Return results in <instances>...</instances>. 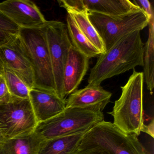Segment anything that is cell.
<instances>
[{
	"instance_id": "cell-1",
	"label": "cell",
	"mask_w": 154,
	"mask_h": 154,
	"mask_svg": "<svg viewBox=\"0 0 154 154\" xmlns=\"http://www.w3.org/2000/svg\"><path fill=\"white\" fill-rule=\"evenodd\" d=\"M144 45L140 31L120 39L104 54H101L92 68L88 84L101 85L104 80L144 64Z\"/></svg>"
},
{
	"instance_id": "cell-2",
	"label": "cell",
	"mask_w": 154,
	"mask_h": 154,
	"mask_svg": "<svg viewBox=\"0 0 154 154\" xmlns=\"http://www.w3.org/2000/svg\"><path fill=\"white\" fill-rule=\"evenodd\" d=\"M144 75L133 69L126 84L121 86L120 97L115 101L112 111V123L126 133L139 136L144 124L143 109Z\"/></svg>"
},
{
	"instance_id": "cell-3",
	"label": "cell",
	"mask_w": 154,
	"mask_h": 154,
	"mask_svg": "<svg viewBox=\"0 0 154 154\" xmlns=\"http://www.w3.org/2000/svg\"><path fill=\"white\" fill-rule=\"evenodd\" d=\"M18 35L32 67L34 88L56 93L45 26L20 28Z\"/></svg>"
},
{
	"instance_id": "cell-4",
	"label": "cell",
	"mask_w": 154,
	"mask_h": 154,
	"mask_svg": "<svg viewBox=\"0 0 154 154\" xmlns=\"http://www.w3.org/2000/svg\"><path fill=\"white\" fill-rule=\"evenodd\" d=\"M135 134L126 133L103 120L86 131L78 145L100 149L108 154H149Z\"/></svg>"
},
{
	"instance_id": "cell-5",
	"label": "cell",
	"mask_w": 154,
	"mask_h": 154,
	"mask_svg": "<svg viewBox=\"0 0 154 154\" xmlns=\"http://www.w3.org/2000/svg\"><path fill=\"white\" fill-rule=\"evenodd\" d=\"M103 120L104 115L101 111L66 108L56 116L38 122L33 133L42 141L91 128Z\"/></svg>"
},
{
	"instance_id": "cell-6",
	"label": "cell",
	"mask_w": 154,
	"mask_h": 154,
	"mask_svg": "<svg viewBox=\"0 0 154 154\" xmlns=\"http://www.w3.org/2000/svg\"><path fill=\"white\" fill-rule=\"evenodd\" d=\"M88 18L102 39L106 52L125 36L143 30L149 22L142 9L118 16L88 12Z\"/></svg>"
},
{
	"instance_id": "cell-7",
	"label": "cell",
	"mask_w": 154,
	"mask_h": 154,
	"mask_svg": "<svg viewBox=\"0 0 154 154\" xmlns=\"http://www.w3.org/2000/svg\"><path fill=\"white\" fill-rule=\"evenodd\" d=\"M38 122L29 98L11 96L0 103V139H11L31 134Z\"/></svg>"
},
{
	"instance_id": "cell-8",
	"label": "cell",
	"mask_w": 154,
	"mask_h": 154,
	"mask_svg": "<svg viewBox=\"0 0 154 154\" xmlns=\"http://www.w3.org/2000/svg\"><path fill=\"white\" fill-rule=\"evenodd\" d=\"M46 37L52 63L57 94L66 100L63 76L69 50L72 46L66 24L61 21H48L45 26Z\"/></svg>"
},
{
	"instance_id": "cell-9",
	"label": "cell",
	"mask_w": 154,
	"mask_h": 154,
	"mask_svg": "<svg viewBox=\"0 0 154 154\" xmlns=\"http://www.w3.org/2000/svg\"><path fill=\"white\" fill-rule=\"evenodd\" d=\"M0 11L20 28H40L47 20L33 2L8 0L0 3Z\"/></svg>"
},
{
	"instance_id": "cell-10",
	"label": "cell",
	"mask_w": 154,
	"mask_h": 154,
	"mask_svg": "<svg viewBox=\"0 0 154 154\" xmlns=\"http://www.w3.org/2000/svg\"><path fill=\"white\" fill-rule=\"evenodd\" d=\"M0 59L4 67L14 72L26 83L29 90L34 88L32 67L18 35L0 47Z\"/></svg>"
},
{
	"instance_id": "cell-11",
	"label": "cell",
	"mask_w": 154,
	"mask_h": 154,
	"mask_svg": "<svg viewBox=\"0 0 154 154\" xmlns=\"http://www.w3.org/2000/svg\"><path fill=\"white\" fill-rule=\"evenodd\" d=\"M61 8L85 10L110 16H118L141 10L140 7L129 0H61Z\"/></svg>"
},
{
	"instance_id": "cell-12",
	"label": "cell",
	"mask_w": 154,
	"mask_h": 154,
	"mask_svg": "<svg viewBox=\"0 0 154 154\" xmlns=\"http://www.w3.org/2000/svg\"><path fill=\"white\" fill-rule=\"evenodd\" d=\"M29 99L38 123L56 116L66 107V100L54 92L33 88L29 91Z\"/></svg>"
},
{
	"instance_id": "cell-13",
	"label": "cell",
	"mask_w": 154,
	"mask_h": 154,
	"mask_svg": "<svg viewBox=\"0 0 154 154\" xmlns=\"http://www.w3.org/2000/svg\"><path fill=\"white\" fill-rule=\"evenodd\" d=\"M112 94L104 90L101 85L88 84L76 90L66 100V108L90 109L102 111L110 102Z\"/></svg>"
},
{
	"instance_id": "cell-14",
	"label": "cell",
	"mask_w": 154,
	"mask_h": 154,
	"mask_svg": "<svg viewBox=\"0 0 154 154\" xmlns=\"http://www.w3.org/2000/svg\"><path fill=\"white\" fill-rule=\"evenodd\" d=\"M90 58L72 45L64 72L63 88L66 97L77 90L89 68Z\"/></svg>"
},
{
	"instance_id": "cell-15",
	"label": "cell",
	"mask_w": 154,
	"mask_h": 154,
	"mask_svg": "<svg viewBox=\"0 0 154 154\" xmlns=\"http://www.w3.org/2000/svg\"><path fill=\"white\" fill-rule=\"evenodd\" d=\"M90 129L41 141L38 154H70Z\"/></svg>"
},
{
	"instance_id": "cell-16",
	"label": "cell",
	"mask_w": 154,
	"mask_h": 154,
	"mask_svg": "<svg viewBox=\"0 0 154 154\" xmlns=\"http://www.w3.org/2000/svg\"><path fill=\"white\" fill-rule=\"evenodd\" d=\"M41 140L34 133L0 140V154H38Z\"/></svg>"
},
{
	"instance_id": "cell-17",
	"label": "cell",
	"mask_w": 154,
	"mask_h": 154,
	"mask_svg": "<svg viewBox=\"0 0 154 154\" xmlns=\"http://www.w3.org/2000/svg\"><path fill=\"white\" fill-rule=\"evenodd\" d=\"M67 14L75 21L81 32L88 40L101 53H106L104 45L97 31L88 18V12L85 10L66 8Z\"/></svg>"
},
{
	"instance_id": "cell-18",
	"label": "cell",
	"mask_w": 154,
	"mask_h": 154,
	"mask_svg": "<svg viewBox=\"0 0 154 154\" xmlns=\"http://www.w3.org/2000/svg\"><path fill=\"white\" fill-rule=\"evenodd\" d=\"M148 26V38L144 45L143 73L147 88L152 94L154 87V15L149 19Z\"/></svg>"
},
{
	"instance_id": "cell-19",
	"label": "cell",
	"mask_w": 154,
	"mask_h": 154,
	"mask_svg": "<svg viewBox=\"0 0 154 154\" xmlns=\"http://www.w3.org/2000/svg\"><path fill=\"white\" fill-rule=\"evenodd\" d=\"M66 27L72 45L89 58L99 56L101 53L85 36L73 18L67 14Z\"/></svg>"
},
{
	"instance_id": "cell-20",
	"label": "cell",
	"mask_w": 154,
	"mask_h": 154,
	"mask_svg": "<svg viewBox=\"0 0 154 154\" xmlns=\"http://www.w3.org/2000/svg\"><path fill=\"white\" fill-rule=\"evenodd\" d=\"M2 75L11 96L20 98H29L30 90L14 72L4 67Z\"/></svg>"
},
{
	"instance_id": "cell-21",
	"label": "cell",
	"mask_w": 154,
	"mask_h": 154,
	"mask_svg": "<svg viewBox=\"0 0 154 154\" xmlns=\"http://www.w3.org/2000/svg\"><path fill=\"white\" fill-rule=\"evenodd\" d=\"M20 29V28L19 27L0 11V30L17 35Z\"/></svg>"
},
{
	"instance_id": "cell-22",
	"label": "cell",
	"mask_w": 154,
	"mask_h": 154,
	"mask_svg": "<svg viewBox=\"0 0 154 154\" xmlns=\"http://www.w3.org/2000/svg\"><path fill=\"white\" fill-rule=\"evenodd\" d=\"M70 154H108L105 151L95 147L78 146Z\"/></svg>"
},
{
	"instance_id": "cell-23",
	"label": "cell",
	"mask_w": 154,
	"mask_h": 154,
	"mask_svg": "<svg viewBox=\"0 0 154 154\" xmlns=\"http://www.w3.org/2000/svg\"><path fill=\"white\" fill-rule=\"evenodd\" d=\"M11 95L9 91L3 75L0 76V103L6 102L10 100Z\"/></svg>"
},
{
	"instance_id": "cell-24",
	"label": "cell",
	"mask_w": 154,
	"mask_h": 154,
	"mask_svg": "<svg viewBox=\"0 0 154 154\" xmlns=\"http://www.w3.org/2000/svg\"><path fill=\"white\" fill-rule=\"evenodd\" d=\"M132 2L140 7V8L146 14L149 20L152 16L154 15L151 3L147 0H135Z\"/></svg>"
},
{
	"instance_id": "cell-25",
	"label": "cell",
	"mask_w": 154,
	"mask_h": 154,
	"mask_svg": "<svg viewBox=\"0 0 154 154\" xmlns=\"http://www.w3.org/2000/svg\"><path fill=\"white\" fill-rule=\"evenodd\" d=\"M17 35L0 30V47L6 45Z\"/></svg>"
},
{
	"instance_id": "cell-26",
	"label": "cell",
	"mask_w": 154,
	"mask_h": 154,
	"mask_svg": "<svg viewBox=\"0 0 154 154\" xmlns=\"http://www.w3.org/2000/svg\"><path fill=\"white\" fill-rule=\"evenodd\" d=\"M141 132H145L154 138V119L148 125H143L141 130Z\"/></svg>"
},
{
	"instance_id": "cell-27",
	"label": "cell",
	"mask_w": 154,
	"mask_h": 154,
	"mask_svg": "<svg viewBox=\"0 0 154 154\" xmlns=\"http://www.w3.org/2000/svg\"><path fill=\"white\" fill-rule=\"evenodd\" d=\"M4 66L3 63L2 62L1 60L0 59V76L2 75L4 71Z\"/></svg>"
},
{
	"instance_id": "cell-28",
	"label": "cell",
	"mask_w": 154,
	"mask_h": 154,
	"mask_svg": "<svg viewBox=\"0 0 154 154\" xmlns=\"http://www.w3.org/2000/svg\"><path fill=\"white\" fill-rule=\"evenodd\" d=\"M0 140H1V139H0Z\"/></svg>"
}]
</instances>
